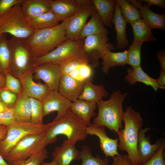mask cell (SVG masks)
Masks as SVG:
<instances>
[{
	"instance_id": "obj_46",
	"label": "cell",
	"mask_w": 165,
	"mask_h": 165,
	"mask_svg": "<svg viewBox=\"0 0 165 165\" xmlns=\"http://www.w3.org/2000/svg\"><path fill=\"white\" fill-rule=\"evenodd\" d=\"M139 1L146 2L148 4V6L154 5L163 9L165 8V1L164 0H139Z\"/></svg>"
},
{
	"instance_id": "obj_23",
	"label": "cell",
	"mask_w": 165,
	"mask_h": 165,
	"mask_svg": "<svg viewBox=\"0 0 165 165\" xmlns=\"http://www.w3.org/2000/svg\"><path fill=\"white\" fill-rule=\"evenodd\" d=\"M108 95V92L103 84L94 85L92 82V79H90L85 81L78 99L97 103Z\"/></svg>"
},
{
	"instance_id": "obj_28",
	"label": "cell",
	"mask_w": 165,
	"mask_h": 165,
	"mask_svg": "<svg viewBox=\"0 0 165 165\" xmlns=\"http://www.w3.org/2000/svg\"><path fill=\"white\" fill-rule=\"evenodd\" d=\"M134 34V41L143 43L145 42H153L156 38L152 32V29L142 18L131 24Z\"/></svg>"
},
{
	"instance_id": "obj_24",
	"label": "cell",
	"mask_w": 165,
	"mask_h": 165,
	"mask_svg": "<svg viewBox=\"0 0 165 165\" xmlns=\"http://www.w3.org/2000/svg\"><path fill=\"white\" fill-rule=\"evenodd\" d=\"M51 0H24L22 11L27 19L37 16L51 11Z\"/></svg>"
},
{
	"instance_id": "obj_49",
	"label": "cell",
	"mask_w": 165,
	"mask_h": 165,
	"mask_svg": "<svg viewBox=\"0 0 165 165\" xmlns=\"http://www.w3.org/2000/svg\"><path fill=\"white\" fill-rule=\"evenodd\" d=\"M67 75L74 79L82 81L80 77L79 68L71 70Z\"/></svg>"
},
{
	"instance_id": "obj_12",
	"label": "cell",
	"mask_w": 165,
	"mask_h": 165,
	"mask_svg": "<svg viewBox=\"0 0 165 165\" xmlns=\"http://www.w3.org/2000/svg\"><path fill=\"white\" fill-rule=\"evenodd\" d=\"M42 101L44 116L54 111L57 112V115L53 121H57L64 118L70 110L72 102L58 91L51 90Z\"/></svg>"
},
{
	"instance_id": "obj_33",
	"label": "cell",
	"mask_w": 165,
	"mask_h": 165,
	"mask_svg": "<svg viewBox=\"0 0 165 165\" xmlns=\"http://www.w3.org/2000/svg\"><path fill=\"white\" fill-rule=\"evenodd\" d=\"M119 5L121 14L127 23L130 25L141 18L139 10L135 6L126 0H117Z\"/></svg>"
},
{
	"instance_id": "obj_32",
	"label": "cell",
	"mask_w": 165,
	"mask_h": 165,
	"mask_svg": "<svg viewBox=\"0 0 165 165\" xmlns=\"http://www.w3.org/2000/svg\"><path fill=\"white\" fill-rule=\"evenodd\" d=\"M11 59L10 51L7 38V34L0 35V73L5 77L10 72Z\"/></svg>"
},
{
	"instance_id": "obj_39",
	"label": "cell",
	"mask_w": 165,
	"mask_h": 165,
	"mask_svg": "<svg viewBox=\"0 0 165 165\" xmlns=\"http://www.w3.org/2000/svg\"><path fill=\"white\" fill-rule=\"evenodd\" d=\"M5 77L6 84L4 88L17 95L19 94L22 90L19 80L10 72L7 73Z\"/></svg>"
},
{
	"instance_id": "obj_51",
	"label": "cell",
	"mask_w": 165,
	"mask_h": 165,
	"mask_svg": "<svg viewBox=\"0 0 165 165\" xmlns=\"http://www.w3.org/2000/svg\"><path fill=\"white\" fill-rule=\"evenodd\" d=\"M5 77L0 73V90L5 87Z\"/></svg>"
},
{
	"instance_id": "obj_35",
	"label": "cell",
	"mask_w": 165,
	"mask_h": 165,
	"mask_svg": "<svg viewBox=\"0 0 165 165\" xmlns=\"http://www.w3.org/2000/svg\"><path fill=\"white\" fill-rule=\"evenodd\" d=\"M143 43L133 41L127 50V64L133 69L141 66V49Z\"/></svg>"
},
{
	"instance_id": "obj_40",
	"label": "cell",
	"mask_w": 165,
	"mask_h": 165,
	"mask_svg": "<svg viewBox=\"0 0 165 165\" xmlns=\"http://www.w3.org/2000/svg\"><path fill=\"white\" fill-rule=\"evenodd\" d=\"M18 95L4 88L0 90L1 101L9 108H12L17 98Z\"/></svg>"
},
{
	"instance_id": "obj_53",
	"label": "cell",
	"mask_w": 165,
	"mask_h": 165,
	"mask_svg": "<svg viewBox=\"0 0 165 165\" xmlns=\"http://www.w3.org/2000/svg\"><path fill=\"white\" fill-rule=\"evenodd\" d=\"M40 165H59L55 160H53L50 162H46L43 161Z\"/></svg>"
},
{
	"instance_id": "obj_47",
	"label": "cell",
	"mask_w": 165,
	"mask_h": 165,
	"mask_svg": "<svg viewBox=\"0 0 165 165\" xmlns=\"http://www.w3.org/2000/svg\"><path fill=\"white\" fill-rule=\"evenodd\" d=\"M157 57L160 63L161 69L165 70V51L163 49L156 53Z\"/></svg>"
},
{
	"instance_id": "obj_22",
	"label": "cell",
	"mask_w": 165,
	"mask_h": 165,
	"mask_svg": "<svg viewBox=\"0 0 165 165\" xmlns=\"http://www.w3.org/2000/svg\"><path fill=\"white\" fill-rule=\"evenodd\" d=\"M97 107V103L78 99L72 102L70 110L89 126L91 124V118L96 115L95 111Z\"/></svg>"
},
{
	"instance_id": "obj_3",
	"label": "cell",
	"mask_w": 165,
	"mask_h": 165,
	"mask_svg": "<svg viewBox=\"0 0 165 165\" xmlns=\"http://www.w3.org/2000/svg\"><path fill=\"white\" fill-rule=\"evenodd\" d=\"M127 95V92L122 94L120 90H117L112 92L108 100L98 101V115L92 124L106 127L116 133L122 129L124 114L123 104Z\"/></svg>"
},
{
	"instance_id": "obj_21",
	"label": "cell",
	"mask_w": 165,
	"mask_h": 165,
	"mask_svg": "<svg viewBox=\"0 0 165 165\" xmlns=\"http://www.w3.org/2000/svg\"><path fill=\"white\" fill-rule=\"evenodd\" d=\"M112 23L114 25L116 33V48H126L129 45L126 32L127 23L122 16L120 6L116 1Z\"/></svg>"
},
{
	"instance_id": "obj_14",
	"label": "cell",
	"mask_w": 165,
	"mask_h": 165,
	"mask_svg": "<svg viewBox=\"0 0 165 165\" xmlns=\"http://www.w3.org/2000/svg\"><path fill=\"white\" fill-rule=\"evenodd\" d=\"M86 131L88 135H96L99 138L100 147L106 157L113 158L120 155L117 151L118 139L109 138L106 134L105 127L91 124L87 126Z\"/></svg>"
},
{
	"instance_id": "obj_19",
	"label": "cell",
	"mask_w": 165,
	"mask_h": 165,
	"mask_svg": "<svg viewBox=\"0 0 165 165\" xmlns=\"http://www.w3.org/2000/svg\"><path fill=\"white\" fill-rule=\"evenodd\" d=\"M51 11L59 22L72 16L78 9V0H51Z\"/></svg>"
},
{
	"instance_id": "obj_2",
	"label": "cell",
	"mask_w": 165,
	"mask_h": 165,
	"mask_svg": "<svg viewBox=\"0 0 165 165\" xmlns=\"http://www.w3.org/2000/svg\"><path fill=\"white\" fill-rule=\"evenodd\" d=\"M68 19L54 27L34 30L30 36L25 39L33 59L46 54L67 39L65 28Z\"/></svg>"
},
{
	"instance_id": "obj_43",
	"label": "cell",
	"mask_w": 165,
	"mask_h": 165,
	"mask_svg": "<svg viewBox=\"0 0 165 165\" xmlns=\"http://www.w3.org/2000/svg\"><path fill=\"white\" fill-rule=\"evenodd\" d=\"M91 66L88 64H85L79 68V75L82 81L92 79L93 70Z\"/></svg>"
},
{
	"instance_id": "obj_4",
	"label": "cell",
	"mask_w": 165,
	"mask_h": 165,
	"mask_svg": "<svg viewBox=\"0 0 165 165\" xmlns=\"http://www.w3.org/2000/svg\"><path fill=\"white\" fill-rule=\"evenodd\" d=\"M48 124L49 127L46 135L48 145L55 142L59 135H65L66 141L75 145L77 141L85 140L88 135L87 124L70 110L62 119Z\"/></svg>"
},
{
	"instance_id": "obj_48",
	"label": "cell",
	"mask_w": 165,
	"mask_h": 165,
	"mask_svg": "<svg viewBox=\"0 0 165 165\" xmlns=\"http://www.w3.org/2000/svg\"><path fill=\"white\" fill-rule=\"evenodd\" d=\"M156 80L159 86L165 87V70H161L160 76Z\"/></svg>"
},
{
	"instance_id": "obj_44",
	"label": "cell",
	"mask_w": 165,
	"mask_h": 165,
	"mask_svg": "<svg viewBox=\"0 0 165 165\" xmlns=\"http://www.w3.org/2000/svg\"><path fill=\"white\" fill-rule=\"evenodd\" d=\"M24 0H0V17L15 5Z\"/></svg>"
},
{
	"instance_id": "obj_8",
	"label": "cell",
	"mask_w": 165,
	"mask_h": 165,
	"mask_svg": "<svg viewBox=\"0 0 165 165\" xmlns=\"http://www.w3.org/2000/svg\"><path fill=\"white\" fill-rule=\"evenodd\" d=\"M84 39L67 38L54 49L42 57L33 59L35 66L46 63L60 64L75 57H85L83 51Z\"/></svg>"
},
{
	"instance_id": "obj_13",
	"label": "cell",
	"mask_w": 165,
	"mask_h": 165,
	"mask_svg": "<svg viewBox=\"0 0 165 165\" xmlns=\"http://www.w3.org/2000/svg\"><path fill=\"white\" fill-rule=\"evenodd\" d=\"M35 77L42 80L51 91H58L62 73L60 64L49 63L35 66Z\"/></svg>"
},
{
	"instance_id": "obj_29",
	"label": "cell",
	"mask_w": 165,
	"mask_h": 165,
	"mask_svg": "<svg viewBox=\"0 0 165 165\" xmlns=\"http://www.w3.org/2000/svg\"><path fill=\"white\" fill-rule=\"evenodd\" d=\"M102 67L101 69L103 73L108 74L110 68L116 66H123L127 64V50L123 52H107L101 58Z\"/></svg>"
},
{
	"instance_id": "obj_27",
	"label": "cell",
	"mask_w": 165,
	"mask_h": 165,
	"mask_svg": "<svg viewBox=\"0 0 165 165\" xmlns=\"http://www.w3.org/2000/svg\"><path fill=\"white\" fill-rule=\"evenodd\" d=\"M104 26L112 27V20L116 0H91Z\"/></svg>"
},
{
	"instance_id": "obj_11",
	"label": "cell",
	"mask_w": 165,
	"mask_h": 165,
	"mask_svg": "<svg viewBox=\"0 0 165 165\" xmlns=\"http://www.w3.org/2000/svg\"><path fill=\"white\" fill-rule=\"evenodd\" d=\"M79 4L77 11L69 18L65 28V35L67 38L80 39L79 35L86 24L88 18L96 11L90 0H78Z\"/></svg>"
},
{
	"instance_id": "obj_7",
	"label": "cell",
	"mask_w": 165,
	"mask_h": 165,
	"mask_svg": "<svg viewBox=\"0 0 165 165\" xmlns=\"http://www.w3.org/2000/svg\"><path fill=\"white\" fill-rule=\"evenodd\" d=\"M48 124H40L31 122L16 121L7 127L5 138L0 140V153L4 158L11 149L21 139L27 135L46 132Z\"/></svg>"
},
{
	"instance_id": "obj_50",
	"label": "cell",
	"mask_w": 165,
	"mask_h": 165,
	"mask_svg": "<svg viewBox=\"0 0 165 165\" xmlns=\"http://www.w3.org/2000/svg\"><path fill=\"white\" fill-rule=\"evenodd\" d=\"M7 128V127L0 126V140H3L6 137Z\"/></svg>"
},
{
	"instance_id": "obj_5",
	"label": "cell",
	"mask_w": 165,
	"mask_h": 165,
	"mask_svg": "<svg viewBox=\"0 0 165 165\" xmlns=\"http://www.w3.org/2000/svg\"><path fill=\"white\" fill-rule=\"evenodd\" d=\"M21 4L15 5L0 17V35L9 33L26 39L34 31L22 11Z\"/></svg>"
},
{
	"instance_id": "obj_54",
	"label": "cell",
	"mask_w": 165,
	"mask_h": 165,
	"mask_svg": "<svg viewBox=\"0 0 165 165\" xmlns=\"http://www.w3.org/2000/svg\"><path fill=\"white\" fill-rule=\"evenodd\" d=\"M0 165H9L0 153Z\"/></svg>"
},
{
	"instance_id": "obj_1",
	"label": "cell",
	"mask_w": 165,
	"mask_h": 165,
	"mask_svg": "<svg viewBox=\"0 0 165 165\" xmlns=\"http://www.w3.org/2000/svg\"><path fill=\"white\" fill-rule=\"evenodd\" d=\"M123 121L124 129L117 133L119 140V149L127 152L131 165H140L142 163L137 146L139 132L143 124L142 118L139 112L128 106L124 112Z\"/></svg>"
},
{
	"instance_id": "obj_52",
	"label": "cell",
	"mask_w": 165,
	"mask_h": 165,
	"mask_svg": "<svg viewBox=\"0 0 165 165\" xmlns=\"http://www.w3.org/2000/svg\"><path fill=\"white\" fill-rule=\"evenodd\" d=\"M9 108L1 101H0V113L7 110Z\"/></svg>"
},
{
	"instance_id": "obj_16",
	"label": "cell",
	"mask_w": 165,
	"mask_h": 165,
	"mask_svg": "<svg viewBox=\"0 0 165 165\" xmlns=\"http://www.w3.org/2000/svg\"><path fill=\"white\" fill-rule=\"evenodd\" d=\"M150 129L148 127L141 129L138 133L137 150L142 163H145L152 157L165 142V139L162 138L156 140L154 144H151L149 136H145V133Z\"/></svg>"
},
{
	"instance_id": "obj_17",
	"label": "cell",
	"mask_w": 165,
	"mask_h": 165,
	"mask_svg": "<svg viewBox=\"0 0 165 165\" xmlns=\"http://www.w3.org/2000/svg\"><path fill=\"white\" fill-rule=\"evenodd\" d=\"M85 81L74 79L68 75L62 74L58 91L63 96L73 102L78 99L82 90Z\"/></svg>"
},
{
	"instance_id": "obj_6",
	"label": "cell",
	"mask_w": 165,
	"mask_h": 165,
	"mask_svg": "<svg viewBox=\"0 0 165 165\" xmlns=\"http://www.w3.org/2000/svg\"><path fill=\"white\" fill-rule=\"evenodd\" d=\"M11 59L10 73L15 77L33 71V58L27 46L25 39L12 36L8 40Z\"/></svg>"
},
{
	"instance_id": "obj_26",
	"label": "cell",
	"mask_w": 165,
	"mask_h": 165,
	"mask_svg": "<svg viewBox=\"0 0 165 165\" xmlns=\"http://www.w3.org/2000/svg\"><path fill=\"white\" fill-rule=\"evenodd\" d=\"M13 108L16 121L31 122V105L29 97L22 91L18 94Z\"/></svg>"
},
{
	"instance_id": "obj_37",
	"label": "cell",
	"mask_w": 165,
	"mask_h": 165,
	"mask_svg": "<svg viewBox=\"0 0 165 165\" xmlns=\"http://www.w3.org/2000/svg\"><path fill=\"white\" fill-rule=\"evenodd\" d=\"M89 63L88 60L86 57H75L66 60L60 64V65L62 74H67L71 70Z\"/></svg>"
},
{
	"instance_id": "obj_10",
	"label": "cell",
	"mask_w": 165,
	"mask_h": 165,
	"mask_svg": "<svg viewBox=\"0 0 165 165\" xmlns=\"http://www.w3.org/2000/svg\"><path fill=\"white\" fill-rule=\"evenodd\" d=\"M108 34L89 36L84 39L83 52L92 68H98L99 59L107 52L115 48L113 44L108 42Z\"/></svg>"
},
{
	"instance_id": "obj_34",
	"label": "cell",
	"mask_w": 165,
	"mask_h": 165,
	"mask_svg": "<svg viewBox=\"0 0 165 165\" xmlns=\"http://www.w3.org/2000/svg\"><path fill=\"white\" fill-rule=\"evenodd\" d=\"M80 152V159L82 163L80 165H109L110 160L107 157L102 159L97 154L96 156L94 157L92 155L91 148L88 146H83Z\"/></svg>"
},
{
	"instance_id": "obj_9",
	"label": "cell",
	"mask_w": 165,
	"mask_h": 165,
	"mask_svg": "<svg viewBox=\"0 0 165 165\" xmlns=\"http://www.w3.org/2000/svg\"><path fill=\"white\" fill-rule=\"evenodd\" d=\"M46 132L24 137L11 149L4 159L7 162L24 160L42 150L48 145L46 140Z\"/></svg>"
},
{
	"instance_id": "obj_36",
	"label": "cell",
	"mask_w": 165,
	"mask_h": 165,
	"mask_svg": "<svg viewBox=\"0 0 165 165\" xmlns=\"http://www.w3.org/2000/svg\"><path fill=\"white\" fill-rule=\"evenodd\" d=\"M48 152L45 148L24 160L8 161L9 165H40L48 157Z\"/></svg>"
},
{
	"instance_id": "obj_18",
	"label": "cell",
	"mask_w": 165,
	"mask_h": 165,
	"mask_svg": "<svg viewBox=\"0 0 165 165\" xmlns=\"http://www.w3.org/2000/svg\"><path fill=\"white\" fill-rule=\"evenodd\" d=\"M75 145L64 140L60 146L54 148L52 153L53 160L59 165H70L72 161L80 160L81 152Z\"/></svg>"
},
{
	"instance_id": "obj_42",
	"label": "cell",
	"mask_w": 165,
	"mask_h": 165,
	"mask_svg": "<svg viewBox=\"0 0 165 165\" xmlns=\"http://www.w3.org/2000/svg\"><path fill=\"white\" fill-rule=\"evenodd\" d=\"M16 121L13 108L0 113V126L8 127Z\"/></svg>"
},
{
	"instance_id": "obj_45",
	"label": "cell",
	"mask_w": 165,
	"mask_h": 165,
	"mask_svg": "<svg viewBox=\"0 0 165 165\" xmlns=\"http://www.w3.org/2000/svg\"><path fill=\"white\" fill-rule=\"evenodd\" d=\"M111 165H131L128 156L127 155H120L113 158Z\"/></svg>"
},
{
	"instance_id": "obj_20",
	"label": "cell",
	"mask_w": 165,
	"mask_h": 165,
	"mask_svg": "<svg viewBox=\"0 0 165 165\" xmlns=\"http://www.w3.org/2000/svg\"><path fill=\"white\" fill-rule=\"evenodd\" d=\"M127 1L139 9L141 17L152 29L164 30L165 28V13L159 14L150 10L148 7L142 6L138 1L134 0Z\"/></svg>"
},
{
	"instance_id": "obj_30",
	"label": "cell",
	"mask_w": 165,
	"mask_h": 165,
	"mask_svg": "<svg viewBox=\"0 0 165 165\" xmlns=\"http://www.w3.org/2000/svg\"><path fill=\"white\" fill-rule=\"evenodd\" d=\"M108 33L96 11L91 16L89 21L82 29L80 34L79 38L84 39L89 36Z\"/></svg>"
},
{
	"instance_id": "obj_41",
	"label": "cell",
	"mask_w": 165,
	"mask_h": 165,
	"mask_svg": "<svg viewBox=\"0 0 165 165\" xmlns=\"http://www.w3.org/2000/svg\"><path fill=\"white\" fill-rule=\"evenodd\" d=\"M165 147V142L152 157L147 162L140 165H165L163 153Z\"/></svg>"
},
{
	"instance_id": "obj_15",
	"label": "cell",
	"mask_w": 165,
	"mask_h": 165,
	"mask_svg": "<svg viewBox=\"0 0 165 165\" xmlns=\"http://www.w3.org/2000/svg\"><path fill=\"white\" fill-rule=\"evenodd\" d=\"M33 73L32 71L16 77L20 81L22 91L26 95L42 101L50 90L46 84L34 81Z\"/></svg>"
},
{
	"instance_id": "obj_55",
	"label": "cell",
	"mask_w": 165,
	"mask_h": 165,
	"mask_svg": "<svg viewBox=\"0 0 165 165\" xmlns=\"http://www.w3.org/2000/svg\"><path fill=\"white\" fill-rule=\"evenodd\" d=\"M0 101H1L0 97Z\"/></svg>"
},
{
	"instance_id": "obj_38",
	"label": "cell",
	"mask_w": 165,
	"mask_h": 165,
	"mask_svg": "<svg viewBox=\"0 0 165 165\" xmlns=\"http://www.w3.org/2000/svg\"><path fill=\"white\" fill-rule=\"evenodd\" d=\"M31 105V122L35 123L43 124V110L42 101L38 100L29 97Z\"/></svg>"
},
{
	"instance_id": "obj_31",
	"label": "cell",
	"mask_w": 165,
	"mask_h": 165,
	"mask_svg": "<svg viewBox=\"0 0 165 165\" xmlns=\"http://www.w3.org/2000/svg\"><path fill=\"white\" fill-rule=\"evenodd\" d=\"M27 20L29 25L34 30L52 28L59 24L51 11Z\"/></svg>"
},
{
	"instance_id": "obj_25",
	"label": "cell",
	"mask_w": 165,
	"mask_h": 165,
	"mask_svg": "<svg viewBox=\"0 0 165 165\" xmlns=\"http://www.w3.org/2000/svg\"><path fill=\"white\" fill-rule=\"evenodd\" d=\"M127 74L124 79L130 85H135L138 82H142L148 86H151L155 92L157 91L158 88L162 89L165 88L159 86L156 79L150 77L145 73L141 66L134 69L129 68L127 70Z\"/></svg>"
}]
</instances>
